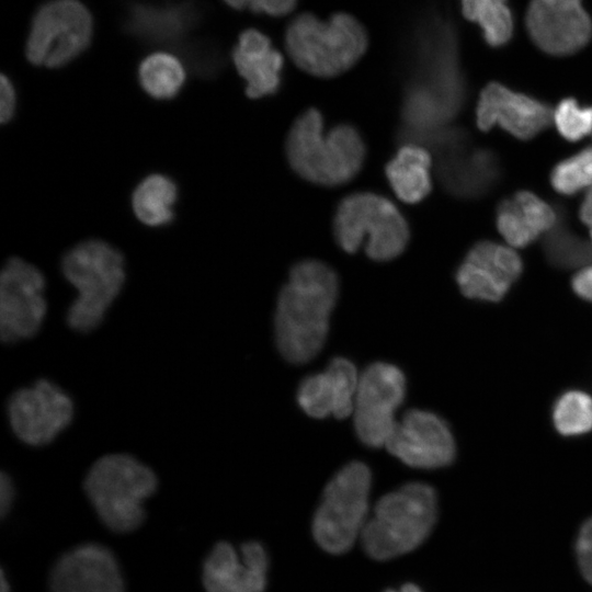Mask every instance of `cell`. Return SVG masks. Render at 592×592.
<instances>
[{
	"label": "cell",
	"instance_id": "1",
	"mask_svg": "<svg viewBox=\"0 0 592 592\" xmlns=\"http://www.w3.org/2000/svg\"><path fill=\"white\" fill-rule=\"evenodd\" d=\"M410 69L402 122L417 129L446 126L466 98L457 37L448 21L430 16L421 22L412 39Z\"/></svg>",
	"mask_w": 592,
	"mask_h": 592
},
{
	"label": "cell",
	"instance_id": "2",
	"mask_svg": "<svg viewBox=\"0 0 592 592\" xmlns=\"http://www.w3.org/2000/svg\"><path fill=\"white\" fill-rule=\"evenodd\" d=\"M338 293V276L326 263L305 260L293 266L274 316L276 345L286 361L304 364L320 352Z\"/></svg>",
	"mask_w": 592,
	"mask_h": 592
},
{
	"label": "cell",
	"instance_id": "3",
	"mask_svg": "<svg viewBox=\"0 0 592 592\" xmlns=\"http://www.w3.org/2000/svg\"><path fill=\"white\" fill-rule=\"evenodd\" d=\"M285 149L298 175L325 186L341 185L356 177L366 152L356 128L340 124L326 132L316 109L307 110L294 122Z\"/></svg>",
	"mask_w": 592,
	"mask_h": 592
},
{
	"label": "cell",
	"instance_id": "4",
	"mask_svg": "<svg viewBox=\"0 0 592 592\" xmlns=\"http://www.w3.org/2000/svg\"><path fill=\"white\" fill-rule=\"evenodd\" d=\"M437 519V496L423 482H409L386 493L367 519L361 542L375 560H389L419 547Z\"/></svg>",
	"mask_w": 592,
	"mask_h": 592
},
{
	"label": "cell",
	"instance_id": "5",
	"mask_svg": "<svg viewBox=\"0 0 592 592\" xmlns=\"http://www.w3.org/2000/svg\"><path fill=\"white\" fill-rule=\"evenodd\" d=\"M155 471L136 457L107 454L89 468L84 492L102 523L115 533H129L145 520L144 503L157 490Z\"/></svg>",
	"mask_w": 592,
	"mask_h": 592
},
{
	"label": "cell",
	"instance_id": "6",
	"mask_svg": "<svg viewBox=\"0 0 592 592\" xmlns=\"http://www.w3.org/2000/svg\"><path fill=\"white\" fill-rule=\"evenodd\" d=\"M61 272L78 293L67 310L68 326L82 333L94 330L124 285L123 254L103 240H86L64 255Z\"/></svg>",
	"mask_w": 592,
	"mask_h": 592
},
{
	"label": "cell",
	"instance_id": "7",
	"mask_svg": "<svg viewBox=\"0 0 592 592\" xmlns=\"http://www.w3.org/2000/svg\"><path fill=\"white\" fill-rule=\"evenodd\" d=\"M368 46L364 26L352 15L335 13L321 21L310 13L293 19L285 32V47L294 64L309 75L330 78L351 67Z\"/></svg>",
	"mask_w": 592,
	"mask_h": 592
},
{
	"label": "cell",
	"instance_id": "8",
	"mask_svg": "<svg viewBox=\"0 0 592 592\" xmlns=\"http://www.w3.org/2000/svg\"><path fill=\"white\" fill-rule=\"evenodd\" d=\"M333 232L344 251L354 253L364 244L366 254L376 261L398 257L410 237L408 223L397 206L372 192L354 193L340 202Z\"/></svg>",
	"mask_w": 592,
	"mask_h": 592
},
{
	"label": "cell",
	"instance_id": "9",
	"mask_svg": "<svg viewBox=\"0 0 592 592\" xmlns=\"http://www.w3.org/2000/svg\"><path fill=\"white\" fill-rule=\"evenodd\" d=\"M372 474L354 460L327 483L311 523L316 543L327 553L341 555L355 543L367 521Z\"/></svg>",
	"mask_w": 592,
	"mask_h": 592
},
{
	"label": "cell",
	"instance_id": "10",
	"mask_svg": "<svg viewBox=\"0 0 592 592\" xmlns=\"http://www.w3.org/2000/svg\"><path fill=\"white\" fill-rule=\"evenodd\" d=\"M92 31V16L80 1H47L32 19L26 57L36 66H64L87 49Z\"/></svg>",
	"mask_w": 592,
	"mask_h": 592
},
{
	"label": "cell",
	"instance_id": "11",
	"mask_svg": "<svg viewBox=\"0 0 592 592\" xmlns=\"http://www.w3.org/2000/svg\"><path fill=\"white\" fill-rule=\"evenodd\" d=\"M406 394V378L396 365L375 362L358 377L353 414L360 441L368 447L386 444L397 421L395 412Z\"/></svg>",
	"mask_w": 592,
	"mask_h": 592
},
{
	"label": "cell",
	"instance_id": "12",
	"mask_svg": "<svg viewBox=\"0 0 592 592\" xmlns=\"http://www.w3.org/2000/svg\"><path fill=\"white\" fill-rule=\"evenodd\" d=\"M43 273L21 258H11L0 275V334L5 343L34 337L46 311Z\"/></svg>",
	"mask_w": 592,
	"mask_h": 592
},
{
	"label": "cell",
	"instance_id": "13",
	"mask_svg": "<svg viewBox=\"0 0 592 592\" xmlns=\"http://www.w3.org/2000/svg\"><path fill=\"white\" fill-rule=\"evenodd\" d=\"M7 411L10 426L20 441L43 446L71 423L75 405L60 386L42 378L14 391Z\"/></svg>",
	"mask_w": 592,
	"mask_h": 592
},
{
	"label": "cell",
	"instance_id": "14",
	"mask_svg": "<svg viewBox=\"0 0 592 592\" xmlns=\"http://www.w3.org/2000/svg\"><path fill=\"white\" fill-rule=\"evenodd\" d=\"M385 446L406 465L421 469L448 466L456 455L447 423L437 414L421 409H410L397 421Z\"/></svg>",
	"mask_w": 592,
	"mask_h": 592
},
{
	"label": "cell",
	"instance_id": "15",
	"mask_svg": "<svg viewBox=\"0 0 592 592\" xmlns=\"http://www.w3.org/2000/svg\"><path fill=\"white\" fill-rule=\"evenodd\" d=\"M525 25L532 42L553 56L574 54L592 37V20L582 0H531Z\"/></svg>",
	"mask_w": 592,
	"mask_h": 592
},
{
	"label": "cell",
	"instance_id": "16",
	"mask_svg": "<svg viewBox=\"0 0 592 592\" xmlns=\"http://www.w3.org/2000/svg\"><path fill=\"white\" fill-rule=\"evenodd\" d=\"M270 559L265 547L255 540L239 549L217 543L204 560L202 582L207 592H264Z\"/></svg>",
	"mask_w": 592,
	"mask_h": 592
},
{
	"label": "cell",
	"instance_id": "17",
	"mask_svg": "<svg viewBox=\"0 0 592 592\" xmlns=\"http://www.w3.org/2000/svg\"><path fill=\"white\" fill-rule=\"evenodd\" d=\"M522 271V260L514 250L492 241H480L457 267L456 282L468 298L499 301Z\"/></svg>",
	"mask_w": 592,
	"mask_h": 592
},
{
	"label": "cell",
	"instance_id": "18",
	"mask_svg": "<svg viewBox=\"0 0 592 592\" xmlns=\"http://www.w3.org/2000/svg\"><path fill=\"white\" fill-rule=\"evenodd\" d=\"M50 592H125L124 579L113 553L87 543L64 554L49 576Z\"/></svg>",
	"mask_w": 592,
	"mask_h": 592
},
{
	"label": "cell",
	"instance_id": "19",
	"mask_svg": "<svg viewBox=\"0 0 592 592\" xmlns=\"http://www.w3.org/2000/svg\"><path fill=\"white\" fill-rule=\"evenodd\" d=\"M551 117L546 103L498 82H490L481 90L476 107V122L481 130L500 125L520 139L535 137L549 125Z\"/></svg>",
	"mask_w": 592,
	"mask_h": 592
},
{
	"label": "cell",
	"instance_id": "20",
	"mask_svg": "<svg viewBox=\"0 0 592 592\" xmlns=\"http://www.w3.org/2000/svg\"><path fill=\"white\" fill-rule=\"evenodd\" d=\"M358 377L351 361L334 357L325 372L301 380L297 391L298 405L312 418L334 415L344 419L353 412Z\"/></svg>",
	"mask_w": 592,
	"mask_h": 592
},
{
	"label": "cell",
	"instance_id": "21",
	"mask_svg": "<svg viewBox=\"0 0 592 592\" xmlns=\"http://www.w3.org/2000/svg\"><path fill=\"white\" fill-rule=\"evenodd\" d=\"M201 12L192 0L166 4L133 3L127 10L124 26L139 41L149 44L183 46V39L198 23Z\"/></svg>",
	"mask_w": 592,
	"mask_h": 592
},
{
	"label": "cell",
	"instance_id": "22",
	"mask_svg": "<svg viewBox=\"0 0 592 592\" xmlns=\"http://www.w3.org/2000/svg\"><path fill=\"white\" fill-rule=\"evenodd\" d=\"M437 173L445 189L457 196L479 195L499 177L497 158L489 150L466 147V137L457 138L437 151Z\"/></svg>",
	"mask_w": 592,
	"mask_h": 592
},
{
	"label": "cell",
	"instance_id": "23",
	"mask_svg": "<svg viewBox=\"0 0 592 592\" xmlns=\"http://www.w3.org/2000/svg\"><path fill=\"white\" fill-rule=\"evenodd\" d=\"M232 61L247 82L249 98L271 95L278 90L283 57L263 33L254 29L243 31L232 50Z\"/></svg>",
	"mask_w": 592,
	"mask_h": 592
},
{
	"label": "cell",
	"instance_id": "24",
	"mask_svg": "<svg viewBox=\"0 0 592 592\" xmlns=\"http://www.w3.org/2000/svg\"><path fill=\"white\" fill-rule=\"evenodd\" d=\"M497 228L508 243L526 247L557 221L553 207L534 193L516 192L497 208Z\"/></svg>",
	"mask_w": 592,
	"mask_h": 592
},
{
	"label": "cell",
	"instance_id": "25",
	"mask_svg": "<svg viewBox=\"0 0 592 592\" xmlns=\"http://www.w3.org/2000/svg\"><path fill=\"white\" fill-rule=\"evenodd\" d=\"M431 163V155L425 147L405 143L386 164L387 180L402 202L414 204L430 193Z\"/></svg>",
	"mask_w": 592,
	"mask_h": 592
},
{
	"label": "cell",
	"instance_id": "26",
	"mask_svg": "<svg viewBox=\"0 0 592 592\" xmlns=\"http://www.w3.org/2000/svg\"><path fill=\"white\" fill-rule=\"evenodd\" d=\"M178 186L168 175L153 173L144 178L132 195L136 218L149 227H161L174 218Z\"/></svg>",
	"mask_w": 592,
	"mask_h": 592
},
{
	"label": "cell",
	"instance_id": "27",
	"mask_svg": "<svg viewBox=\"0 0 592 592\" xmlns=\"http://www.w3.org/2000/svg\"><path fill=\"white\" fill-rule=\"evenodd\" d=\"M138 79L148 95L157 100H169L177 96L182 89L185 70L173 55L155 53L140 62Z\"/></svg>",
	"mask_w": 592,
	"mask_h": 592
},
{
	"label": "cell",
	"instance_id": "28",
	"mask_svg": "<svg viewBox=\"0 0 592 592\" xmlns=\"http://www.w3.org/2000/svg\"><path fill=\"white\" fill-rule=\"evenodd\" d=\"M463 15L479 25L485 42L501 47L513 35V15L508 0H460Z\"/></svg>",
	"mask_w": 592,
	"mask_h": 592
},
{
	"label": "cell",
	"instance_id": "29",
	"mask_svg": "<svg viewBox=\"0 0 592 592\" xmlns=\"http://www.w3.org/2000/svg\"><path fill=\"white\" fill-rule=\"evenodd\" d=\"M555 429L565 436L582 435L592 430V397L582 390L561 394L553 407Z\"/></svg>",
	"mask_w": 592,
	"mask_h": 592
},
{
	"label": "cell",
	"instance_id": "30",
	"mask_svg": "<svg viewBox=\"0 0 592 592\" xmlns=\"http://www.w3.org/2000/svg\"><path fill=\"white\" fill-rule=\"evenodd\" d=\"M551 186L562 195H574L592 186V148L560 161L551 171Z\"/></svg>",
	"mask_w": 592,
	"mask_h": 592
},
{
	"label": "cell",
	"instance_id": "31",
	"mask_svg": "<svg viewBox=\"0 0 592 592\" xmlns=\"http://www.w3.org/2000/svg\"><path fill=\"white\" fill-rule=\"evenodd\" d=\"M558 133L569 141H578L592 132V106H583L572 98L562 99L553 111Z\"/></svg>",
	"mask_w": 592,
	"mask_h": 592
},
{
	"label": "cell",
	"instance_id": "32",
	"mask_svg": "<svg viewBox=\"0 0 592 592\" xmlns=\"http://www.w3.org/2000/svg\"><path fill=\"white\" fill-rule=\"evenodd\" d=\"M229 7L237 10H250L255 13H265L273 16L285 15L296 5L297 0H224Z\"/></svg>",
	"mask_w": 592,
	"mask_h": 592
},
{
	"label": "cell",
	"instance_id": "33",
	"mask_svg": "<svg viewBox=\"0 0 592 592\" xmlns=\"http://www.w3.org/2000/svg\"><path fill=\"white\" fill-rule=\"evenodd\" d=\"M576 555L583 578L592 584V516L580 527L576 540Z\"/></svg>",
	"mask_w": 592,
	"mask_h": 592
},
{
	"label": "cell",
	"instance_id": "34",
	"mask_svg": "<svg viewBox=\"0 0 592 592\" xmlns=\"http://www.w3.org/2000/svg\"><path fill=\"white\" fill-rule=\"evenodd\" d=\"M0 119L2 124L10 122L16 109V94L11 80L2 75L0 84Z\"/></svg>",
	"mask_w": 592,
	"mask_h": 592
},
{
	"label": "cell",
	"instance_id": "35",
	"mask_svg": "<svg viewBox=\"0 0 592 592\" xmlns=\"http://www.w3.org/2000/svg\"><path fill=\"white\" fill-rule=\"evenodd\" d=\"M571 286L579 297L592 301V265L577 272L571 280Z\"/></svg>",
	"mask_w": 592,
	"mask_h": 592
},
{
	"label": "cell",
	"instance_id": "36",
	"mask_svg": "<svg viewBox=\"0 0 592 592\" xmlns=\"http://www.w3.org/2000/svg\"><path fill=\"white\" fill-rule=\"evenodd\" d=\"M14 500V486L11 477L7 473L0 476V512L1 516L10 511Z\"/></svg>",
	"mask_w": 592,
	"mask_h": 592
},
{
	"label": "cell",
	"instance_id": "37",
	"mask_svg": "<svg viewBox=\"0 0 592 592\" xmlns=\"http://www.w3.org/2000/svg\"><path fill=\"white\" fill-rule=\"evenodd\" d=\"M580 218L588 227L592 239V189L588 192L580 206Z\"/></svg>",
	"mask_w": 592,
	"mask_h": 592
},
{
	"label": "cell",
	"instance_id": "38",
	"mask_svg": "<svg viewBox=\"0 0 592 592\" xmlns=\"http://www.w3.org/2000/svg\"><path fill=\"white\" fill-rule=\"evenodd\" d=\"M385 592H423V591L414 583H406L401 585L399 589H388Z\"/></svg>",
	"mask_w": 592,
	"mask_h": 592
},
{
	"label": "cell",
	"instance_id": "39",
	"mask_svg": "<svg viewBox=\"0 0 592 592\" xmlns=\"http://www.w3.org/2000/svg\"><path fill=\"white\" fill-rule=\"evenodd\" d=\"M0 592H10V585L9 583L5 581V578L4 576L2 574L1 577V591Z\"/></svg>",
	"mask_w": 592,
	"mask_h": 592
}]
</instances>
